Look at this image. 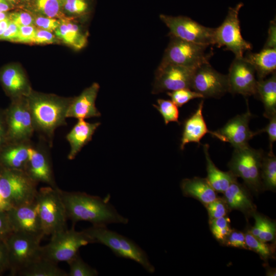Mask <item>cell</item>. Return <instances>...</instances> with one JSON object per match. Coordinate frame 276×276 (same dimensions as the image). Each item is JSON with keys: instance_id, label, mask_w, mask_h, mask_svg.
<instances>
[{"instance_id": "cell-34", "label": "cell", "mask_w": 276, "mask_h": 276, "mask_svg": "<svg viewBox=\"0 0 276 276\" xmlns=\"http://www.w3.org/2000/svg\"><path fill=\"white\" fill-rule=\"evenodd\" d=\"M210 228L214 238L223 244L232 229L229 219L226 216L209 220Z\"/></svg>"}, {"instance_id": "cell-26", "label": "cell", "mask_w": 276, "mask_h": 276, "mask_svg": "<svg viewBox=\"0 0 276 276\" xmlns=\"http://www.w3.org/2000/svg\"><path fill=\"white\" fill-rule=\"evenodd\" d=\"M55 34L64 43L76 50L84 48L87 42V34L72 18H61Z\"/></svg>"}, {"instance_id": "cell-41", "label": "cell", "mask_w": 276, "mask_h": 276, "mask_svg": "<svg viewBox=\"0 0 276 276\" xmlns=\"http://www.w3.org/2000/svg\"><path fill=\"white\" fill-rule=\"evenodd\" d=\"M223 245L227 246L247 249L245 243V234L232 229L225 240Z\"/></svg>"}, {"instance_id": "cell-10", "label": "cell", "mask_w": 276, "mask_h": 276, "mask_svg": "<svg viewBox=\"0 0 276 276\" xmlns=\"http://www.w3.org/2000/svg\"><path fill=\"white\" fill-rule=\"evenodd\" d=\"M243 5L239 3L234 7H229L224 21L219 27L214 28L213 34V45L225 47V50L232 52L237 58L243 57L245 51L252 48L241 33L239 13Z\"/></svg>"}, {"instance_id": "cell-18", "label": "cell", "mask_w": 276, "mask_h": 276, "mask_svg": "<svg viewBox=\"0 0 276 276\" xmlns=\"http://www.w3.org/2000/svg\"><path fill=\"white\" fill-rule=\"evenodd\" d=\"M252 114L247 108V111L229 120L224 126L216 131L222 136L224 142H228L234 148L247 146L249 141L256 135L250 130L249 122Z\"/></svg>"}, {"instance_id": "cell-51", "label": "cell", "mask_w": 276, "mask_h": 276, "mask_svg": "<svg viewBox=\"0 0 276 276\" xmlns=\"http://www.w3.org/2000/svg\"><path fill=\"white\" fill-rule=\"evenodd\" d=\"M275 19H273L270 23L269 28L268 30V36L267 41L263 48H276L275 43Z\"/></svg>"}, {"instance_id": "cell-58", "label": "cell", "mask_w": 276, "mask_h": 276, "mask_svg": "<svg viewBox=\"0 0 276 276\" xmlns=\"http://www.w3.org/2000/svg\"><path fill=\"white\" fill-rule=\"evenodd\" d=\"M21 1H28V0H21Z\"/></svg>"}, {"instance_id": "cell-27", "label": "cell", "mask_w": 276, "mask_h": 276, "mask_svg": "<svg viewBox=\"0 0 276 276\" xmlns=\"http://www.w3.org/2000/svg\"><path fill=\"white\" fill-rule=\"evenodd\" d=\"M244 57L254 66L258 79H264L275 72L276 48H263L257 53L248 52Z\"/></svg>"}, {"instance_id": "cell-48", "label": "cell", "mask_w": 276, "mask_h": 276, "mask_svg": "<svg viewBox=\"0 0 276 276\" xmlns=\"http://www.w3.org/2000/svg\"><path fill=\"white\" fill-rule=\"evenodd\" d=\"M12 232L7 213L0 211V238L6 240Z\"/></svg>"}, {"instance_id": "cell-19", "label": "cell", "mask_w": 276, "mask_h": 276, "mask_svg": "<svg viewBox=\"0 0 276 276\" xmlns=\"http://www.w3.org/2000/svg\"><path fill=\"white\" fill-rule=\"evenodd\" d=\"M99 88V84L94 83L84 89L78 96L72 98L67 111L66 118L85 120L100 117L101 113L95 105Z\"/></svg>"}, {"instance_id": "cell-47", "label": "cell", "mask_w": 276, "mask_h": 276, "mask_svg": "<svg viewBox=\"0 0 276 276\" xmlns=\"http://www.w3.org/2000/svg\"><path fill=\"white\" fill-rule=\"evenodd\" d=\"M55 41V37L50 31L43 29H37L33 43L38 44L52 43Z\"/></svg>"}, {"instance_id": "cell-44", "label": "cell", "mask_w": 276, "mask_h": 276, "mask_svg": "<svg viewBox=\"0 0 276 276\" xmlns=\"http://www.w3.org/2000/svg\"><path fill=\"white\" fill-rule=\"evenodd\" d=\"M34 22L41 29L50 32L55 31L60 24V20L47 16H39L34 19Z\"/></svg>"}, {"instance_id": "cell-14", "label": "cell", "mask_w": 276, "mask_h": 276, "mask_svg": "<svg viewBox=\"0 0 276 276\" xmlns=\"http://www.w3.org/2000/svg\"><path fill=\"white\" fill-rule=\"evenodd\" d=\"M190 89L203 98H218L228 92L227 75L216 71L206 63L197 67L194 73Z\"/></svg>"}, {"instance_id": "cell-2", "label": "cell", "mask_w": 276, "mask_h": 276, "mask_svg": "<svg viewBox=\"0 0 276 276\" xmlns=\"http://www.w3.org/2000/svg\"><path fill=\"white\" fill-rule=\"evenodd\" d=\"M72 99L32 91L27 97L35 132L51 148L56 129L67 125L66 113Z\"/></svg>"}, {"instance_id": "cell-6", "label": "cell", "mask_w": 276, "mask_h": 276, "mask_svg": "<svg viewBox=\"0 0 276 276\" xmlns=\"http://www.w3.org/2000/svg\"><path fill=\"white\" fill-rule=\"evenodd\" d=\"M38 184L25 171L0 166V190L13 207L34 202Z\"/></svg>"}, {"instance_id": "cell-16", "label": "cell", "mask_w": 276, "mask_h": 276, "mask_svg": "<svg viewBox=\"0 0 276 276\" xmlns=\"http://www.w3.org/2000/svg\"><path fill=\"white\" fill-rule=\"evenodd\" d=\"M255 74L254 66L244 56L235 57L227 75L228 92L244 97L256 96L257 80Z\"/></svg>"}, {"instance_id": "cell-11", "label": "cell", "mask_w": 276, "mask_h": 276, "mask_svg": "<svg viewBox=\"0 0 276 276\" xmlns=\"http://www.w3.org/2000/svg\"><path fill=\"white\" fill-rule=\"evenodd\" d=\"M4 111L7 143L31 141L35 130L27 97L11 100Z\"/></svg>"}, {"instance_id": "cell-49", "label": "cell", "mask_w": 276, "mask_h": 276, "mask_svg": "<svg viewBox=\"0 0 276 276\" xmlns=\"http://www.w3.org/2000/svg\"><path fill=\"white\" fill-rule=\"evenodd\" d=\"M18 32V27L10 20L6 30L0 37V39L15 41L17 38Z\"/></svg>"}, {"instance_id": "cell-36", "label": "cell", "mask_w": 276, "mask_h": 276, "mask_svg": "<svg viewBox=\"0 0 276 276\" xmlns=\"http://www.w3.org/2000/svg\"><path fill=\"white\" fill-rule=\"evenodd\" d=\"M157 103L153 106L163 117L165 124L172 122L180 124L178 107L171 100L159 99L157 100Z\"/></svg>"}, {"instance_id": "cell-42", "label": "cell", "mask_w": 276, "mask_h": 276, "mask_svg": "<svg viewBox=\"0 0 276 276\" xmlns=\"http://www.w3.org/2000/svg\"><path fill=\"white\" fill-rule=\"evenodd\" d=\"M269 122L264 128L256 131V135L262 132L267 133L269 139V151L268 154H273L272 147L273 144L276 141V115L268 119Z\"/></svg>"}, {"instance_id": "cell-40", "label": "cell", "mask_w": 276, "mask_h": 276, "mask_svg": "<svg viewBox=\"0 0 276 276\" xmlns=\"http://www.w3.org/2000/svg\"><path fill=\"white\" fill-rule=\"evenodd\" d=\"M62 4L64 10L72 15H82L89 10L87 0H62Z\"/></svg>"}, {"instance_id": "cell-25", "label": "cell", "mask_w": 276, "mask_h": 276, "mask_svg": "<svg viewBox=\"0 0 276 276\" xmlns=\"http://www.w3.org/2000/svg\"><path fill=\"white\" fill-rule=\"evenodd\" d=\"M180 187L185 196L196 199L204 206L218 197L206 178H185L181 181Z\"/></svg>"}, {"instance_id": "cell-15", "label": "cell", "mask_w": 276, "mask_h": 276, "mask_svg": "<svg viewBox=\"0 0 276 276\" xmlns=\"http://www.w3.org/2000/svg\"><path fill=\"white\" fill-rule=\"evenodd\" d=\"M195 70L176 64H159L155 73L152 93L190 88Z\"/></svg>"}, {"instance_id": "cell-12", "label": "cell", "mask_w": 276, "mask_h": 276, "mask_svg": "<svg viewBox=\"0 0 276 276\" xmlns=\"http://www.w3.org/2000/svg\"><path fill=\"white\" fill-rule=\"evenodd\" d=\"M159 18L169 28V36L196 43L213 45L214 28L202 26L185 16L160 14Z\"/></svg>"}, {"instance_id": "cell-52", "label": "cell", "mask_w": 276, "mask_h": 276, "mask_svg": "<svg viewBox=\"0 0 276 276\" xmlns=\"http://www.w3.org/2000/svg\"><path fill=\"white\" fill-rule=\"evenodd\" d=\"M12 208V205L3 196L0 190V211L6 213Z\"/></svg>"}, {"instance_id": "cell-24", "label": "cell", "mask_w": 276, "mask_h": 276, "mask_svg": "<svg viewBox=\"0 0 276 276\" xmlns=\"http://www.w3.org/2000/svg\"><path fill=\"white\" fill-rule=\"evenodd\" d=\"M100 124V122L89 123L85 120H78L66 135V139L70 145V151L67 155L69 160L74 159L82 148L92 140L93 135Z\"/></svg>"}, {"instance_id": "cell-46", "label": "cell", "mask_w": 276, "mask_h": 276, "mask_svg": "<svg viewBox=\"0 0 276 276\" xmlns=\"http://www.w3.org/2000/svg\"><path fill=\"white\" fill-rule=\"evenodd\" d=\"M8 248L5 240L0 238V275L9 270Z\"/></svg>"}, {"instance_id": "cell-30", "label": "cell", "mask_w": 276, "mask_h": 276, "mask_svg": "<svg viewBox=\"0 0 276 276\" xmlns=\"http://www.w3.org/2000/svg\"><path fill=\"white\" fill-rule=\"evenodd\" d=\"M255 219L254 226L248 229L249 233L260 240L268 243L275 242V222L255 211L251 215Z\"/></svg>"}, {"instance_id": "cell-32", "label": "cell", "mask_w": 276, "mask_h": 276, "mask_svg": "<svg viewBox=\"0 0 276 276\" xmlns=\"http://www.w3.org/2000/svg\"><path fill=\"white\" fill-rule=\"evenodd\" d=\"M263 190L273 192L276 189V157L273 154H264L260 172Z\"/></svg>"}, {"instance_id": "cell-23", "label": "cell", "mask_w": 276, "mask_h": 276, "mask_svg": "<svg viewBox=\"0 0 276 276\" xmlns=\"http://www.w3.org/2000/svg\"><path fill=\"white\" fill-rule=\"evenodd\" d=\"M248 189L237 180L233 182L223 193V199L229 210H238L246 216H250L256 211Z\"/></svg>"}, {"instance_id": "cell-28", "label": "cell", "mask_w": 276, "mask_h": 276, "mask_svg": "<svg viewBox=\"0 0 276 276\" xmlns=\"http://www.w3.org/2000/svg\"><path fill=\"white\" fill-rule=\"evenodd\" d=\"M203 147L206 163V178L216 192L223 193L237 177L231 171L224 172L219 170L210 157L209 145L205 144Z\"/></svg>"}, {"instance_id": "cell-57", "label": "cell", "mask_w": 276, "mask_h": 276, "mask_svg": "<svg viewBox=\"0 0 276 276\" xmlns=\"http://www.w3.org/2000/svg\"><path fill=\"white\" fill-rule=\"evenodd\" d=\"M10 2L14 3L15 2L16 0H7Z\"/></svg>"}, {"instance_id": "cell-13", "label": "cell", "mask_w": 276, "mask_h": 276, "mask_svg": "<svg viewBox=\"0 0 276 276\" xmlns=\"http://www.w3.org/2000/svg\"><path fill=\"white\" fill-rule=\"evenodd\" d=\"M49 145L42 139L31 147L29 160L25 171L37 183L42 182L57 187L53 173Z\"/></svg>"}, {"instance_id": "cell-53", "label": "cell", "mask_w": 276, "mask_h": 276, "mask_svg": "<svg viewBox=\"0 0 276 276\" xmlns=\"http://www.w3.org/2000/svg\"><path fill=\"white\" fill-rule=\"evenodd\" d=\"M11 8L10 2L7 0H0V12H7Z\"/></svg>"}, {"instance_id": "cell-17", "label": "cell", "mask_w": 276, "mask_h": 276, "mask_svg": "<svg viewBox=\"0 0 276 276\" xmlns=\"http://www.w3.org/2000/svg\"><path fill=\"white\" fill-rule=\"evenodd\" d=\"M6 213L13 232L25 234L40 241L45 236L35 201L31 203L13 207Z\"/></svg>"}, {"instance_id": "cell-4", "label": "cell", "mask_w": 276, "mask_h": 276, "mask_svg": "<svg viewBox=\"0 0 276 276\" xmlns=\"http://www.w3.org/2000/svg\"><path fill=\"white\" fill-rule=\"evenodd\" d=\"M35 202L45 236L67 228V217L58 187L41 188L38 190Z\"/></svg>"}, {"instance_id": "cell-7", "label": "cell", "mask_w": 276, "mask_h": 276, "mask_svg": "<svg viewBox=\"0 0 276 276\" xmlns=\"http://www.w3.org/2000/svg\"><path fill=\"white\" fill-rule=\"evenodd\" d=\"M94 242L82 230H75L74 226L68 229L51 235L50 242L41 246V258L55 263L67 262L79 253L80 247Z\"/></svg>"}, {"instance_id": "cell-8", "label": "cell", "mask_w": 276, "mask_h": 276, "mask_svg": "<svg viewBox=\"0 0 276 276\" xmlns=\"http://www.w3.org/2000/svg\"><path fill=\"white\" fill-rule=\"evenodd\" d=\"M8 254L10 275L19 273L41 258L40 240L31 236L12 232L5 240Z\"/></svg>"}, {"instance_id": "cell-55", "label": "cell", "mask_w": 276, "mask_h": 276, "mask_svg": "<svg viewBox=\"0 0 276 276\" xmlns=\"http://www.w3.org/2000/svg\"><path fill=\"white\" fill-rule=\"evenodd\" d=\"M266 275H275V270L274 268L266 267Z\"/></svg>"}, {"instance_id": "cell-54", "label": "cell", "mask_w": 276, "mask_h": 276, "mask_svg": "<svg viewBox=\"0 0 276 276\" xmlns=\"http://www.w3.org/2000/svg\"><path fill=\"white\" fill-rule=\"evenodd\" d=\"M10 21L9 17L5 19L0 21V37L3 35L5 31L8 27Z\"/></svg>"}, {"instance_id": "cell-39", "label": "cell", "mask_w": 276, "mask_h": 276, "mask_svg": "<svg viewBox=\"0 0 276 276\" xmlns=\"http://www.w3.org/2000/svg\"><path fill=\"white\" fill-rule=\"evenodd\" d=\"M205 207L208 211L209 220L226 216L229 210L223 197H218Z\"/></svg>"}, {"instance_id": "cell-9", "label": "cell", "mask_w": 276, "mask_h": 276, "mask_svg": "<svg viewBox=\"0 0 276 276\" xmlns=\"http://www.w3.org/2000/svg\"><path fill=\"white\" fill-rule=\"evenodd\" d=\"M170 37V42L159 64H176L196 69L203 64L209 63L213 55L212 52H207L209 45L186 41L172 36Z\"/></svg>"}, {"instance_id": "cell-29", "label": "cell", "mask_w": 276, "mask_h": 276, "mask_svg": "<svg viewBox=\"0 0 276 276\" xmlns=\"http://www.w3.org/2000/svg\"><path fill=\"white\" fill-rule=\"evenodd\" d=\"M264 107V116L269 119L276 115V74L267 79L257 80L256 94Z\"/></svg>"}, {"instance_id": "cell-50", "label": "cell", "mask_w": 276, "mask_h": 276, "mask_svg": "<svg viewBox=\"0 0 276 276\" xmlns=\"http://www.w3.org/2000/svg\"><path fill=\"white\" fill-rule=\"evenodd\" d=\"M7 127L4 109L0 108V150L7 144Z\"/></svg>"}, {"instance_id": "cell-35", "label": "cell", "mask_w": 276, "mask_h": 276, "mask_svg": "<svg viewBox=\"0 0 276 276\" xmlns=\"http://www.w3.org/2000/svg\"><path fill=\"white\" fill-rule=\"evenodd\" d=\"M67 263L70 266L67 276H97L99 274L97 269L83 260L79 253Z\"/></svg>"}, {"instance_id": "cell-38", "label": "cell", "mask_w": 276, "mask_h": 276, "mask_svg": "<svg viewBox=\"0 0 276 276\" xmlns=\"http://www.w3.org/2000/svg\"><path fill=\"white\" fill-rule=\"evenodd\" d=\"M167 94L178 107H181L192 99L203 98L200 94L188 88L167 91Z\"/></svg>"}, {"instance_id": "cell-3", "label": "cell", "mask_w": 276, "mask_h": 276, "mask_svg": "<svg viewBox=\"0 0 276 276\" xmlns=\"http://www.w3.org/2000/svg\"><path fill=\"white\" fill-rule=\"evenodd\" d=\"M94 243L107 246L118 257L134 261L150 273L155 271L146 252L129 238L109 230L106 226L93 225L83 229Z\"/></svg>"}, {"instance_id": "cell-33", "label": "cell", "mask_w": 276, "mask_h": 276, "mask_svg": "<svg viewBox=\"0 0 276 276\" xmlns=\"http://www.w3.org/2000/svg\"><path fill=\"white\" fill-rule=\"evenodd\" d=\"M245 243L247 249L257 253L261 259L266 261L274 258V245L263 242L251 235L247 230L245 234Z\"/></svg>"}, {"instance_id": "cell-22", "label": "cell", "mask_w": 276, "mask_h": 276, "mask_svg": "<svg viewBox=\"0 0 276 276\" xmlns=\"http://www.w3.org/2000/svg\"><path fill=\"white\" fill-rule=\"evenodd\" d=\"M32 144L31 140L7 143L0 150V166L25 171Z\"/></svg>"}, {"instance_id": "cell-5", "label": "cell", "mask_w": 276, "mask_h": 276, "mask_svg": "<svg viewBox=\"0 0 276 276\" xmlns=\"http://www.w3.org/2000/svg\"><path fill=\"white\" fill-rule=\"evenodd\" d=\"M264 155L262 150L248 145L235 149L228 164L229 171L241 177L245 186L256 194L263 190L260 172Z\"/></svg>"}, {"instance_id": "cell-43", "label": "cell", "mask_w": 276, "mask_h": 276, "mask_svg": "<svg viewBox=\"0 0 276 276\" xmlns=\"http://www.w3.org/2000/svg\"><path fill=\"white\" fill-rule=\"evenodd\" d=\"M37 29L33 25L18 27V32L15 42L33 43Z\"/></svg>"}, {"instance_id": "cell-21", "label": "cell", "mask_w": 276, "mask_h": 276, "mask_svg": "<svg viewBox=\"0 0 276 276\" xmlns=\"http://www.w3.org/2000/svg\"><path fill=\"white\" fill-rule=\"evenodd\" d=\"M0 82L11 100L27 97L32 90L28 79L17 66L9 65L0 72Z\"/></svg>"}, {"instance_id": "cell-20", "label": "cell", "mask_w": 276, "mask_h": 276, "mask_svg": "<svg viewBox=\"0 0 276 276\" xmlns=\"http://www.w3.org/2000/svg\"><path fill=\"white\" fill-rule=\"evenodd\" d=\"M203 106V101L202 100L195 112L184 122L180 145L181 150H183L185 145L190 143H196L200 145V140L207 133L223 142L221 135L216 131H212L208 128L202 115Z\"/></svg>"}, {"instance_id": "cell-1", "label": "cell", "mask_w": 276, "mask_h": 276, "mask_svg": "<svg viewBox=\"0 0 276 276\" xmlns=\"http://www.w3.org/2000/svg\"><path fill=\"white\" fill-rule=\"evenodd\" d=\"M67 219L73 226L79 221H87L93 225L106 226L112 223L126 224L129 220L120 214L109 201L110 196L104 198L84 192H68L59 189Z\"/></svg>"}, {"instance_id": "cell-37", "label": "cell", "mask_w": 276, "mask_h": 276, "mask_svg": "<svg viewBox=\"0 0 276 276\" xmlns=\"http://www.w3.org/2000/svg\"><path fill=\"white\" fill-rule=\"evenodd\" d=\"M36 5L45 16L55 18L61 15L62 0H36Z\"/></svg>"}, {"instance_id": "cell-31", "label": "cell", "mask_w": 276, "mask_h": 276, "mask_svg": "<svg viewBox=\"0 0 276 276\" xmlns=\"http://www.w3.org/2000/svg\"><path fill=\"white\" fill-rule=\"evenodd\" d=\"M21 276H67L57 263L41 258L35 261L19 274Z\"/></svg>"}, {"instance_id": "cell-45", "label": "cell", "mask_w": 276, "mask_h": 276, "mask_svg": "<svg viewBox=\"0 0 276 276\" xmlns=\"http://www.w3.org/2000/svg\"><path fill=\"white\" fill-rule=\"evenodd\" d=\"M9 18L18 27L32 25L34 19L28 12L20 11L15 12L9 14Z\"/></svg>"}, {"instance_id": "cell-56", "label": "cell", "mask_w": 276, "mask_h": 276, "mask_svg": "<svg viewBox=\"0 0 276 276\" xmlns=\"http://www.w3.org/2000/svg\"><path fill=\"white\" fill-rule=\"evenodd\" d=\"M9 17V14L6 12H0V21L5 19Z\"/></svg>"}]
</instances>
